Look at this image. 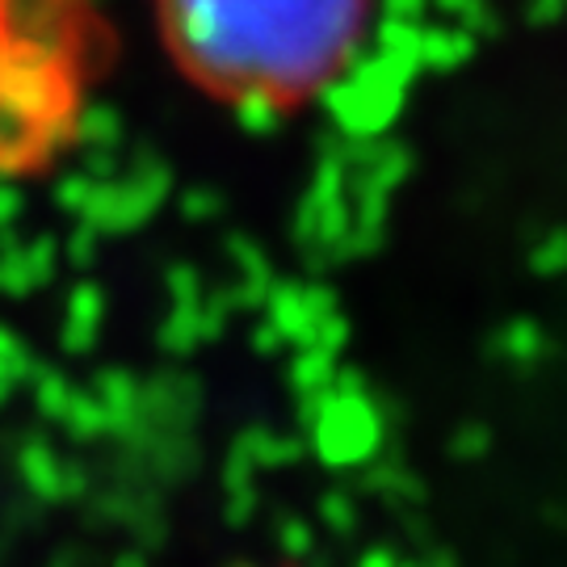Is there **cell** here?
Segmentation results:
<instances>
[{"label": "cell", "instance_id": "cell-1", "mask_svg": "<svg viewBox=\"0 0 567 567\" xmlns=\"http://www.w3.org/2000/svg\"><path fill=\"white\" fill-rule=\"evenodd\" d=\"M164 55L210 102L295 114L362 51L374 0H152Z\"/></svg>", "mask_w": 567, "mask_h": 567}]
</instances>
